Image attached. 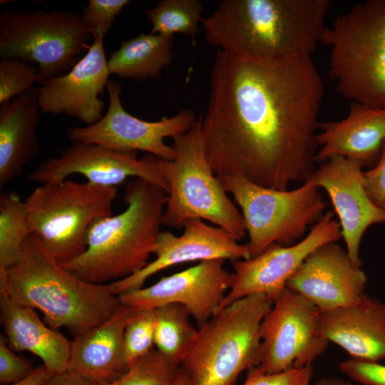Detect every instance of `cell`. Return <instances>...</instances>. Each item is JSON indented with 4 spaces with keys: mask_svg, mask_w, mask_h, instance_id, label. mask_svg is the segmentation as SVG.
<instances>
[{
    "mask_svg": "<svg viewBox=\"0 0 385 385\" xmlns=\"http://www.w3.org/2000/svg\"><path fill=\"white\" fill-rule=\"evenodd\" d=\"M202 137L216 175L287 190L314 175L321 76L311 55L252 58L218 49Z\"/></svg>",
    "mask_w": 385,
    "mask_h": 385,
    "instance_id": "1",
    "label": "cell"
},
{
    "mask_svg": "<svg viewBox=\"0 0 385 385\" xmlns=\"http://www.w3.org/2000/svg\"><path fill=\"white\" fill-rule=\"evenodd\" d=\"M330 5L329 0H224L201 24L210 45L238 56L311 55Z\"/></svg>",
    "mask_w": 385,
    "mask_h": 385,
    "instance_id": "2",
    "label": "cell"
},
{
    "mask_svg": "<svg viewBox=\"0 0 385 385\" xmlns=\"http://www.w3.org/2000/svg\"><path fill=\"white\" fill-rule=\"evenodd\" d=\"M0 292L38 309L48 327L66 328L73 337L101 324L122 304L110 283L86 282L51 259L34 234L24 242L21 259L0 270Z\"/></svg>",
    "mask_w": 385,
    "mask_h": 385,
    "instance_id": "3",
    "label": "cell"
},
{
    "mask_svg": "<svg viewBox=\"0 0 385 385\" xmlns=\"http://www.w3.org/2000/svg\"><path fill=\"white\" fill-rule=\"evenodd\" d=\"M125 192L126 209L93 222L86 233V250L61 267L86 282L104 284L148 265L160 233L167 192L139 178L128 182Z\"/></svg>",
    "mask_w": 385,
    "mask_h": 385,
    "instance_id": "4",
    "label": "cell"
},
{
    "mask_svg": "<svg viewBox=\"0 0 385 385\" xmlns=\"http://www.w3.org/2000/svg\"><path fill=\"white\" fill-rule=\"evenodd\" d=\"M328 76L351 103L385 108V0L354 5L324 28Z\"/></svg>",
    "mask_w": 385,
    "mask_h": 385,
    "instance_id": "5",
    "label": "cell"
},
{
    "mask_svg": "<svg viewBox=\"0 0 385 385\" xmlns=\"http://www.w3.org/2000/svg\"><path fill=\"white\" fill-rule=\"evenodd\" d=\"M273 301L251 294L218 309L199 327L180 364L190 385H235L244 371L260 364L261 323Z\"/></svg>",
    "mask_w": 385,
    "mask_h": 385,
    "instance_id": "6",
    "label": "cell"
},
{
    "mask_svg": "<svg viewBox=\"0 0 385 385\" xmlns=\"http://www.w3.org/2000/svg\"><path fill=\"white\" fill-rule=\"evenodd\" d=\"M173 139L174 160L158 158L160 172L168 185L162 225L179 227L188 220L199 218L225 230L238 241L242 240L246 235L244 220L208 163L201 116L188 132Z\"/></svg>",
    "mask_w": 385,
    "mask_h": 385,
    "instance_id": "7",
    "label": "cell"
},
{
    "mask_svg": "<svg viewBox=\"0 0 385 385\" xmlns=\"http://www.w3.org/2000/svg\"><path fill=\"white\" fill-rule=\"evenodd\" d=\"M116 187L70 180L42 183L24 202L33 234L43 251L60 265L81 255L96 220L113 215Z\"/></svg>",
    "mask_w": 385,
    "mask_h": 385,
    "instance_id": "8",
    "label": "cell"
},
{
    "mask_svg": "<svg viewBox=\"0 0 385 385\" xmlns=\"http://www.w3.org/2000/svg\"><path fill=\"white\" fill-rule=\"evenodd\" d=\"M91 36L82 15L71 11L0 14V58L35 64L40 85L68 73L87 52Z\"/></svg>",
    "mask_w": 385,
    "mask_h": 385,
    "instance_id": "9",
    "label": "cell"
},
{
    "mask_svg": "<svg viewBox=\"0 0 385 385\" xmlns=\"http://www.w3.org/2000/svg\"><path fill=\"white\" fill-rule=\"evenodd\" d=\"M223 190L233 196L241 210L250 258L273 244L298 242L308 226L324 215L327 202L309 179L292 190L267 188L232 175H217Z\"/></svg>",
    "mask_w": 385,
    "mask_h": 385,
    "instance_id": "10",
    "label": "cell"
},
{
    "mask_svg": "<svg viewBox=\"0 0 385 385\" xmlns=\"http://www.w3.org/2000/svg\"><path fill=\"white\" fill-rule=\"evenodd\" d=\"M319 316L315 305L286 287L261 323L258 368L274 374L312 364L329 343L319 333Z\"/></svg>",
    "mask_w": 385,
    "mask_h": 385,
    "instance_id": "11",
    "label": "cell"
},
{
    "mask_svg": "<svg viewBox=\"0 0 385 385\" xmlns=\"http://www.w3.org/2000/svg\"><path fill=\"white\" fill-rule=\"evenodd\" d=\"M106 90L108 108L105 115L93 125L71 128L68 130L69 139L122 151H143L163 160H173L175 151L164 140L188 132L197 120L194 112L183 110L170 118L145 121L124 109L120 98V83L108 81Z\"/></svg>",
    "mask_w": 385,
    "mask_h": 385,
    "instance_id": "12",
    "label": "cell"
},
{
    "mask_svg": "<svg viewBox=\"0 0 385 385\" xmlns=\"http://www.w3.org/2000/svg\"><path fill=\"white\" fill-rule=\"evenodd\" d=\"M334 215L332 210L324 212L311 226L307 235L295 244L288 246L273 244L254 257L232 262L231 287L218 309L256 294H264L274 302L312 252L342 237L339 222Z\"/></svg>",
    "mask_w": 385,
    "mask_h": 385,
    "instance_id": "13",
    "label": "cell"
},
{
    "mask_svg": "<svg viewBox=\"0 0 385 385\" xmlns=\"http://www.w3.org/2000/svg\"><path fill=\"white\" fill-rule=\"evenodd\" d=\"M73 174L86 177L88 182L115 187L129 177L151 182L167 192L168 185L160 172L158 158L138 152L114 150L96 143L73 142L58 156L48 158L28 175L30 182H61Z\"/></svg>",
    "mask_w": 385,
    "mask_h": 385,
    "instance_id": "14",
    "label": "cell"
},
{
    "mask_svg": "<svg viewBox=\"0 0 385 385\" xmlns=\"http://www.w3.org/2000/svg\"><path fill=\"white\" fill-rule=\"evenodd\" d=\"M225 260H208L169 276L155 284L118 296L123 304L137 309H156L168 304L183 305L199 327L207 322L230 290L232 273Z\"/></svg>",
    "mask_w": 385,
    "mask_h": 385,
    "instance_id": "15",
    "label": "cell"
},
{
    "mask_svg": "<svg viewBox=\"0 0 385 385\" xmlns=\"http://www.w3.org/2000/svg\"><path fill=\"white\" fill-rule=\"evenodd\" d=\"M180 236L160 232L153 254L155 259L138 272L110 283L112 292L120 296L142 288L155 273L178 264L214 259L235 262L250 258L247 244L238 242L230 232L206 224L199 218L186 220Z\"/></svg>",
    "mask_w": 385,
    "mask_h": 385,
    "instance_id": "16",
    "label": "cell"
},
{
    "mask_svg": "<svg viewBox=\"0 0 385 385\" xmlns=\"http://www.w3.org/2000/svg\"><path fill=\"white\" fill-rule=\"evenodd\" d=\"M363 165L343 156H333L320 164L311 180L328 194L337 215L347 253L353 263L361 267L360 244L366 230L385 223V212L369 199L364 181Z\"/></svg>",
    "mask_w": 385,
    "mask_h": 385,
    "instance_id": "17",
    "label": "cell"
},
{
    "mask_svg": "<svg viewBox=\"0 0 385 385\" xmlns=\"http://www.w3.org/2000/svg\"><path fill=\"white\" fill-rule=\"evenodd\" d=\"M103 38H93L87 52L66 73L48 80L37 88L43 113L65 114L86 126L103 118L105 103L99 98L110 73Z\"/></svg>",
    "mask_w": 385,
    "mask_h": 385,
    "instance_id": "18",
    "label": "cell"
},
{
    "mask_svg": "<svg viewBox=\"0 0 385 385\" xmlns=\"http://www.w3.org/2000/svg\"><path fill=\"white\" fill-rule=\"evenodd\" d=\"M366 282L365 272L353 263L346 250L330 242L306 258L286 287L326 312L355 303L365 293Z\"/></svg>",
    "mask_w": 385,
    "mask_h": 385,
    "instance_id": "19",
    "label": "cell"
},
{
    "mask_svg": "<svg viewBox=\"0 0 385 385\" xmlns=\"http://www.w3.org/2000/svg\"><path fill=\"white\" fill-rule=\"evenodd\" d=\"M318 331L352 359L385 360V303L366 293L354 304L320 312Z\"/></svg>",
    "mask_w": 385,
    "mask_h": 385,
    "instance_id": "20",
    "label": "cell"
},
{
    "mask_svg": "<svg viewBox=\"0 0 385 385\" xmlns=\"http://www.w3.org/2000/svg\"><path fill=\"white\" fill-rule=\"evenodd\" d=\"M316 163L333 156H343L372 168L385 141V108L351 103L347 115L337 121L320 123Z\"/></svg>",
    "mask_w": 385,
    "mask_h": 385,
    "instance_id": "21",
    "label": "cell"
},
{
    "mask_svg": "<svg viewBox=\"0 0 385 385\" xmlns=\"http://www.w3.org/2000/svg\"><path fill=\"white\" fill-rule=\"evenodd\" d=\"M138 309L122 304L108 319L74 337L68 369L97 385L121 376L128 368L123 354L124 331Z\"/></svg>",
    "mask_w": 385,
    "mask_h": 385,
    "instance_id": "22",
    "label": "cell"
},
{
    "mask_svg": "<svg viewBox=\"0 0 385 385\" xmlns=\"http://www.w3.org/2000/svg\"><path fill=\"white\" fill-rule=\"evenodd\" d=\"M0 318L11 349L34 354L53 374L68 370L72 342L45 324L34 309L18 304L0 292Z\"/></svg>",
    "mask_w": 385,
    "mask_h": 385,
    "instance_id": "23",
    "label": "cell"
},
{
    "mask_svg": "<svg viewBox=\"0 0 385 385\" xmlns=\"http://www.w3.org/2000/svg\"><path fill=\"white\" fill-rule=\"evenodd\" d=\"M41 113L35 88L0 104L1 188L18 178L38 153Z\"/></svg>",
    "mask_w": 385,
    "mask_h": 385,
    "instance_id": "24",
    "label": "cell"
},
{
    "mask_svg": "<svg viewBox=\"0 0 385 385\" xmlns=\"http://www.w3.org/2000/svg\"><path fill=\"white\" fill-rule=\"evenodd\" d=\"M173 36L141 34L111 53L108 68L121 78L158 79L172 61Z\"/></svg>",
    "mask_w": 385,
    "mask_h": 385,
    "instance_id": "25",
    "label": "cell"
},
{
    "mask_svg": "<svg viewBox=\"0 0 385 385\" xmlns=\"http://www.w3.org/2000/svg\"><path fill=\"white\" fill-rule=\"evenodd\" d=\"M154 343L156 349L180 366L197 335L188 311L180 304L155 309Z\"/></svg>",
    "mask_w": 385,
    "mask_h": 385,
    "instance_id": "26",
    "label": "cell"
},
{
    "mask_svg": "<svg viewBox=\"0 0 385 385\" xmlns=\"http://www.w3.org/2000/svg\"><path fill=\"white\" fill-rule=\"evenodd\" d=\"M33 234L24 201L14 192L0 196V270L16 263Z\"/></svg>",
    "mask_w": 385,
    "mask_h": 385,
    "instance_id": "27",
    "label": "cell"
},
{
    "mask_svg": "<svg viewBox=\"0 0 385 385\" xmlns=\"http://www.w3.org/2000/svg\"><path fill=\"white\" fill-rule=\"evenodd\" d=\"M202 4L198 0H161L145 11L152 24L150 34L194 38L199 32Z\"/></svg>",
    "mask_w": 385,
    "mask_h": 385,
    "instance_id": "28",
    "label": "cell"
},
{
    "mask_svg": "<svg viewBox=\"0 0 385 385\" xmlns=\"http://www.w3.org/2000/svg\"><path fill=\"white\" fill-rule=\"evenodd\" d=\"M180 366L156 349L128 364L127 370L112 382L98 385H173Z\"/></svg>",
    "mask_w": 385,
    "mask_h": 385,
    "instance_id": "29",
    "label": "cell"
},
{
    "mask_svg": "<svg viewBox=\"0 0 385 385\" xmlns=\"http://www.w3.org/2000/svg\"><path fill=\"white\" fill-rule=\"evenodd\" d=\"M155 309H139L125 327L123 354L127 364L154 349Z\"/></svg>",
    "mask_w": 385,
    "mask_h": 385,
    "instance_id": "30",
    "label": "cell"
},
{
    "mask_svg": "<svg viewBox=\"0 0 385 385\" xmlns=\"http://www.w3.org/2000/svg\"><path fill=\"white\" fill-rule=\"evenodd\" d=\"M38 80V71L33 64L16 58H1L0 104L32 89Z\"/></svg>",
    "mask_w": 385,
    "mask_h": 385,
    "instance_id": "31",
    "label": "cell"
},
{
    "mask_svg": "<svg viewBox=\"0 0 385 385\" xmlns=\"http://www.w3.org/2000/svg\"><path fill=\"white\" fill-rule=\"evenodd\" d=\"M128 0H89L82 15L93 38H103Z\"/></svg>",
    "mask_w": 385,
    "mask_h": 385,
    "instance_id": "32",
    "label": "cell"
},
{
    "mask_svg": "<svg viewBox=\"0 0 385 385\" xmlns=\"http://www.w3.org/2000/svg\"><path fill=\"white\" fill-rule=\"evenodd\" d=\"M313 373L312 364L274 374L265 373L255 366L247 371L242 385H309Z\"/></svg>",
    "mask_w": 385,
    "mask_h": 385,
    "instance_id": "33",
    "label": "cell"
},
{
    "mask_svg": "<svg viewBox=\"0 0 385 385\" xmlns=\"http://www.w3.org/2000/svg\"><path fill=\"white\" fill-rule=\"evenodd\" d=\"M9 346L6 339L0 337V382L6 385L19 381L30 375L34 369L23 358L16 355Z\"/></svg>",
    "mask_w": 385,
    "mask_h": 385,
    "instance_id": "34",
    "label": "cell"
},
{
    "mask_svg": "<svg viewBox=\"0 0 385 385\" xmlns=\"http://www.w3.org/2000/svg\"><path fill=\"white\" fill-rule=\"evenodd\" d=\"M341 372L362 385H385V365L352 358L339 364Z\"/></svg>",
    "mask_w": 385,
    "mask_h": 385,
    "instance_id": "35",
    "label": "cell"
},
{
    "mask_svg": "<svg viewBox=\"0 0 385 385\" xmlns=\"http://www.w3.org/2000/svg\"><path fill=\"white\" fill-rule=\"evenodd\" d=\"M364 181L369 199L385 212V141L376 163L364 172Z\"/></svg>",
    "mask_w": 385,
    "mask_h": 385,
    "instance_id": "36",
    "label": "cell"
},
{
    "mask_svg": "<svg viewBox=\"0 0 385 385\" xmlns=\"http://www.w3.org/2000/svg\"><path fill=\"white\" fill-rule=\"evenodd\" d=\"M43 385H97L86 379L78 373L66 370L61 373L54 374Z\"/></svg>",
    "mask_w": 385,
    "mask_h": 385,
    "instance_id": "37",
    "label": "cell"
},
{
    "mask_svg": "<svg viewBox=\"0 0 385 385\" xmlns=\"http://www.w3.org/2000/svg\"><path fill=\"white\" fill-rule=\"evenodd\" d=\"M53 374L45 365L42 364L34 369L32 373L24 379L6 385H43Z\"/></svg>",
    "mask_w": 385,
    "mask_h": 385,
    "instance_id": "38",
    "label": "cell"
},
{
    "mask_svg": "<svg viewBox=\"0 0 385 385\" xmlns=\"http://www.w3.org/2000/svg\"><path fill=\"white\" fill-rule=\"evenodd\" d=\"M314 385H352V384L336 376H327L317 380Z\"/></svg>",
    "mask_w": 385,
    "mask_h": 385,
    "instance_id": "39",
    "label": "cell"
},
{
    "mask_svg": "<svg viewBox=\"0 0 385 385\" xmlns=\"http://www.w3.org/2000/svg\"><path fill=\"white\" fill-rule=\"evenodd\" d=\"M173 385H190L189 380L181 368L178 376Z\"/></svg>",
    "mask_w": 385,
    "mask_h": 385,
    "instance_id": "40",
    "label": "cell"
}]
</instances>
